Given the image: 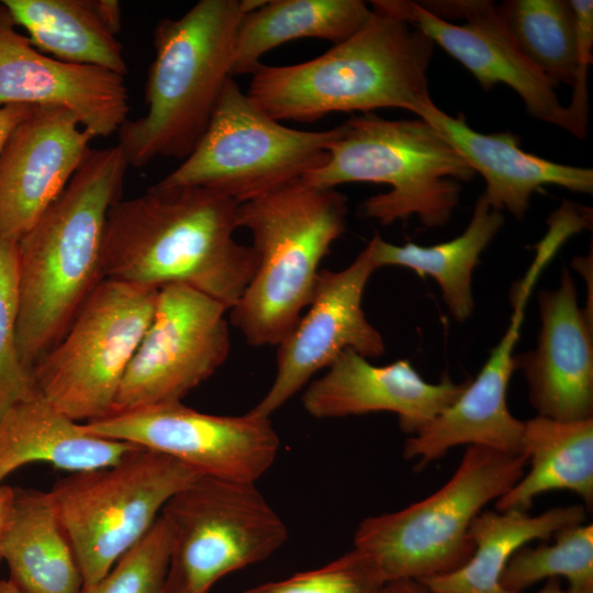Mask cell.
Listing matches in <instances>:
<instances>
[{"instance_id":"6da1fadb","label":"cell","mask_w":593,"mask_h":593,"mask_svg":"<svg viewBox=\"0 0 593 593\" xmlns=\"http://www.w3.org/2000/svg\"><path fill=\"white\" fill-rule=\"evenodd\" d=\"M238 204L203 187L161 188L120 199L109 210L102 243L104 279L160 289L181 283L231 310L258 259L234 238Z\"/></svg>"},{"instance_id":"7a4b0ae2","label":"cell","mask_w":593,"mask_h":593,"mask_svg":"<svg viewBox=\"0 0 593 593\" xmlns=\"http://www.w3.org/2000/svg\"><path fill=\"white\" fill-rule=\"evenodd\" d=\"M128 167L118 144L90 149L60 195L16 243V342L30 369L61 339L104 279L107 215L121 199Z\"/></svg>"},{"instance_id":"3957f363","label":"cell","mask_w":593,"mask_h":593,"mask_svg":"<svg viewBox=\"0 0 593 593\" xmlns=\"http://www.w3.org/2000/svg\"><path fill=\"white\" fill-rule=\"evenodd\" d=\"M372 10L365 25L313 59L262 65L247 94L271 118L314 122L335 112L398 108L419 118L434 101L427 70L434 43L419 30Z\"/></svg>"},{"instance_id":"277c9868","label":"cell","mask_w":593,"mask_h":593,"mask_svg":"<svg viewBox=\"0 0 593 593\" xmlns=\"http://www.w3.org/2000/svg\"><path fill=\"white\" fill-rule=\"evenodd\" d=\"M243 13L242 0H200L182 16L157 23L144 89L146 112L118 131L128 166L144 167L157 157L183 160L193 150L233 77Z\"/></svg>"},{"instance_id":"5b68a950","label":"cell","mask_w":593,"mask_h":593,"mask_svg":"<svg viewBox=\"0 0 593 593\" xmlns=\"http://www.w3.org/2000/svg\"><path fill=\"white\" fill-rule=\"evenodd\" d=\"M347 213L340 192L302 180L238 204L237 225L249 232L258 265L230 318L248 344L277 346L294 327Z\"/></svg>"},{"instance_id":"8992f818","label":"cell","mask_w":593,"mask_h":593,"mask_svg":"<svg viewBox=\"0 0 593 593\" xmlns=\"http://www.w3.org/2000/svg\"><path fill=\"white\" fill-rule=\"evenodd\" d=\"M474 170L427 121L389 120L374 113L338 125L325 163L301 180L335 189L351 182L389 186L367 198L362 213L382 225L416 216L422 225H445L459 202L462 181Z\"/></svg>"},{"instance_id":"52a82bcc","label":"cell","mask_w":593,"mask_h":593,"mask_svg":"<svg viewBox=\"0 0 593 593\" xmlns=\"http://www.w3.org/2000/svg\"><path fill=\"white\" fill-rule=\"evenodd\" d=\"M527 457L469 445L451 478L432 495L400 511L366 517L354 535L385 583L443 575L472 555L474 517L524 474Z\"/></svg>"},{"instance_id":"ba28073f","label":"cell","mask_w":593,"mask_h":593,"mask_svg":"<svg viewBox=\"0 0 593 593\" xmlns=\"http://www.w3.org/2000/svg\"><path fill=\"white\" fill-rule=\"evenodd\" d=\"M201 474L138 447L109 467L70 472L48 492L83 586L102 579L149 532L167 502Z\"/></svg>"},{"instance_id":"9c48e42d","label":"cell","mask_w":593,"mask_h":593,"mask_svg":"<svg viewBox=\"0 0 593 593\" xmlns=\"http://www.w3.org/2000/svg\"><path fill=\"white\" fill-rule=\"evenodd\" d=\"M337 134L338 125L324 131L283 125L232 77L193 150L155 184L203 187L242 204L301 180L323 165Z\"/></svg>"},{"instance_id":"30bf717a","label":"cell","mask_w":593,"mask_h":593,"mask_svg":"<svg viewBox=\"0 0 593 593\" xmlns=\"http://www.w3.org/2000/svg\"><path fill=\"white\" fill-rule=\"evenodd\" d=\"M158 290L103 279L61 339L34 365L40 395L79 423L111 414L152 322Z\"/></svg>"},{"instance_id":"8fae6325","label":"cell","mask_w":593,"mask_h":593,"mask_svg":"<svg viewBox=\"0 0 593 593\" xmlns=\"http://www.w3.org/2000/svg\"><path fill=\"white\" fill-rule=\"evenodd\" d=\"M170 533L164 593H209L223 577L264 561L288 539L255 483L200 477L161 511Z\"/></svg>"},{"instance_id":"7c38bea8","label":"cell","mask_w":593,"mask_h":593,"mask_svg":"<svg viewBox=\"0 0 593 593\" xmlns=\"http://www.w3.org/2000/svg\"><path fill=\"white\" fill-rule=\"evenodd\" d=\"M226 311L221 302L186 284L160 288L112 413L181 402L208 380L230 353Z\"/></svg>"},{"instance_id":"4fadbf2b","label":"cell","mask_w":593,"mask_h":593,"mask_svg":"<svg viewBox=\"0 0 593 593\" xmlns=\"http://www.w3.org/2000/svg\"><path fill=\"white\" fill-rule=\"evenodd\" d=\"M83 425L98 436L170 456L202 477L247 483L272 466L280 446L270 417L206 414L181 402L116 412Z\"/></svg>"},{"instance_id":"5bb4252c","label":"cell","mask_w":593,"mask_h":593,"mask_svg":"<svg viewBox=\"0 0 593 593\" xmlns=\"http://www.w3.org/2000/svg\"><path fill=\"white\" fill-rule=\"evenodd\" d=\"M371 8L419 30L467 68L483 90L506 85L532 118L581 138L568 105L559 100L558 86L517 49L493 1L376 0Z\"/></svg>"},{"instance_id":"9a60e30c","label":"cell","mask_w":593,"mask_h":593,"mask_svg":"<svg viewBox=\"0 0 593 593\" xmlns=\"http://www.w3.org/2000/svg\"><path fill=\"white\" fill-rule=\"evenodd\" d=\"M572 235L573 231L566 222H548V231L537 244L528 270L513 288V313L503 337L461 395L411 438L413 454L424 463L444 457L449 449L459 445L523 454V421L511 414L506 403L507 388L516 369L514 349L536 281Z\"/></svg>"},{"instance_id":"2e32d148","label":"cell","mask_w":593,"mask_h":593,"mask_svg":"<svg viewBox=\"0 0 593 593\" xmlns=\"http://www.w3.org/2000/svg\"><path fill=\"white\" fill-rule=\"evenodd\" d=\"M374 270L367 245L346 268L318 272L307 311L277 345L273 382L249 413L270 417L345 350L366 358L384 353L383 338L362 309L363 291Z\"/></svg>"},{"instance_id":"e0dca14e","label":"cell","mask_w":593,"mask_h":593,"mask_svg":"<svg viewBox=\"0 0 593 593\" xmlns=\"http://www.w3.org/2000/svg\"><path fill=\"white\" fill-rule=\"evenodd\" d=\"M94 136L69 111L35 107L0 154V238L18 242L64 191Z\"/></svg>"},{"instance_id":"ac0fdd59","label":"cell","mask_w":593,"mask_h":593,"mask_svg":"<svg viewBox=\"0 0 593 593\" xmlns=\"http://www.w3.org/2000/svg\"><path fill=\"white\" fill-rule=\"evenodd\" d=\"M13 26L0 25V107L60 108L94 137L118 133L130 112L124 77L45 55Z\"/></svg>"},{"instance_id":"d6986e66","label":"cell","mask_w":593,"mask_h":593,"mask_svg":"<svg viewBox=\"0 0 593 593\" xmlns=\"http://www.w3.org/2000/svg\"><path fill=\"white\" fill-rule=\"evenodd\" d=\"M539 309L537 348L515 356L516 368L527 381L529 402L538 415L549 418H592V318L579 306L566 268L557 289L540 291Z\"/></svg>"},{"instance_id":"ffe728a7","label":"cell","mask_w":593,"mask_h":593,"mask_svg":"<svg viewBox=\"0 0 593 593\" xmlns=\"http://www.w3.org/2000/svg\"><path fill=\"white\" fill-rule=\"evenodd\" d=\"M468 382L455 383L444 377L429 383L407 360L379 367L354 350H345L324 376L306 387L302 404L316 418L392 412L401 429L414 435L451 405Z\"/></svg>"},{"instance_id":"44dd1931","label":"cell","mask_w":593,"mask_h":593,"mask_svg":"<svg viewBox=\"0 0 593 593\" xmlns=\"http://www.w3.org/2000/svg\"><path fill=\"white\" fill-rule=\"evenodd\" d=\"M433 125L485 180L482 197L496 210L517 219L525 215L534 192L558 186L593 192V170L551 161L521 148L511 132L484 134L473 130L462 113L449 115L433 102L419 116Z\"/></svg>"},{"instance_id":"7402d4cb","label":"cell","mask_w":593,"mask_h":593,"mask_svg":"<svg viewBox=\"0 0 593 593\" xmlns=\"http://www.w3.org/2000/svg\"><path fill=\"white\" fill-rule=\"evenodd\" d=\"M138 448L88 432L40 394L0 419V484L21 467L44 462L70 472L109 467Z\"/></svg>"},{"instance_id":"603a6c76","label":"cell","mask_w":593,"mask_h":593,"mask_svg":"<svg viewBox=\"0 0 593 593\" xmlns=\"http://www.w3.org/2000/svg\"><path fill=\"white\" fill-rule=\"evenodd\" d=\"M23 593H80L82 575L48 492L14 489L0 561Z\"/></svg>"},{"instance_id":"cb8c5ba5","label":"cell","mask_w":593,"mask_h":593,"mask_svg":"<svg viewBox=\"0 0 593 593\" xmlns=\"http://www.w3.org/2000/svg\"><path fill=\"white\" fill-rule=\"evenodd\" d=\"M523 454L528 473L495 502L497 512H527L545 492L577 493L588 510L593 505V417L558 421L546 416L523 421Z\"/></svg>"},{"instance_id":"d4e9b609","label":"cell","mask_w":593,"mask_h":593,"mask_svg":"<svg viewBox=\"0 0 593 593\" xmlns=\"http://www.w3.org/2000/svg\"><path fill=\"white\" fill-rule=\"evenodd\" d=\"M371 13L361 0H265L239 20L232 76L253 75L267 52L293 40L313 37L338 44L360 30Z\"/></svg>"},{"instance_id":"484cf974","label":"cell","mask_w":593,"mask_h":593,"mask_svg":"<svg viewBox=\"0 0 593 593\" xmlns=\"http://www.w3.org/2000/svg\"><path fill=\"white\" fill-rule=\"evenodd\" d=\"M582 505L550 508L539 515L521 511H482L469 529L471 557L457 570L422 580L433 593H511L501 584L508 560L527 542L548 540L558 530L583 523Z\"/></svg>"},{"instance_id":"4316f807","label":"cell","mask_w":593,"mask_h":593,"mask_svg":"<svg viewBox=\"0 0 593 593\" xmlns=\"http://www.w3.org/2000/svg\"><path fill=\"white\" fill-rule=\"evenodd\" d=\"M504 223L502 211L481 195L462 234L432 246L414 243L394 245L374 235L368 243L377 269L402 266L419 276H430L439 284L444 301L458 322L467 320L474 307L471 291L472 272L481 253Z\"/></svg>"},{"instance_id":"83f0119b","label":"cell","mask_w":593,"mask_h":593,"mask_svg":"<svg viewBox=\"0 0 593 593\" xmlns=\"http://www.w3.org/2000/svg\"><path fill=\"white\" fill-rule=\"evenodd\" d=\"M31 44L63 61L127 74L123 46L100 15L97 0H2Z\"/></svg>"},{"instance_id":"f1b7e54d","label":"cell","mask_w":593,"mask_h":593,"mask_svg":"<svg viewBox=\"0 0 593 593\" xmlns=\"http://www.w3.org/2000/svg\"><path fill=\"white\" fill-rule=\"evenodd\" d=\"M497 14L522 55L557 86L579 74L575 16L569 0H507Z\"/></svg>"},{"instance_id":"f546056e","label":"cell","mask_w":593,"mask_h":593,"mask_svg":"<svg viewBox=\"0 0 593 593\" xmlns=\"http://www.w3.org/2000/svg\"><path fill=\"white\" fill-rule=\"evenodd\" d=\"M553 536V545L523 546L514 552L501 575L506 591L523 593L540 580L563 577L567 593H593V525L567 526Z\"/></svg>"},{"instance_id":"4dcf8cb0","label":"cell","mask_w":593,"mask_h":593,"mask_svg":"<svg viewBox=\"0 0 593 593\" xmlns=\"http://www.w3.org/2000/svg\"><path fill=\"white\" fill-rule=\"evenodd\" d=\"M16 243L0 238V419L16 403L40 394L16 342Z\"/></svg>"},{"instance_id":"1f68e13d","label":"cell","mask_w":593,"mask_h":593,"mask_svg":"<svg viewBox=\"0 0 593 593\" xmlns=\"http://www.w3.org/2000/svg\"><path fill=\"white\" fill-rule=\"evenodd\" d=\"M169 555V527L160 514L139 542L80 593H164Z\"/></svg>"},{"instance_id":"d6a6232c","label":"cell","mask_w":593,"mask_h":593,"mask_svg":"<svg viewBox=\"0 0 593 593\" xmlns=\"http://www.w3.org/2000/svg\"><path fill=\"white\" fill-rule=\"evenodd\" d=\"M385 584L372 561L353 548L321 568L262 583L245 593H383Z\"/></svg>"},{"instance_id":"836d02e7","label":"cell","mask_w":593,"mask_h":593,"mask_svg":"<svg viewBox=\"0 0 593 593\" xmlns=\"http://www.w3.org/2000/svg\"><path fill=\"white\" fill-rule=\"evenodd\" d=\"M34 108L25 104L0 107V154L13 130L32 113Z\"/></svg>"},{"instance_id":"e575fe53","label":"cell","mask_w":593,"mask_h":593,"mask_svg":"<svg viewBox=\"0 0 593 593\" xmlns=\"http://www.w3.org/2000/svg\"><path fill=\"white\" fill-rule=\"evenodd\" d=\"M383 593H433L426 585L417 580H395L388 582Z\"/></svg>"},{"instance_id":"d590c367","label":"cell","mask_w":593,"mask_h":593,"mask_svg":"<svg viewBox=\"0 0 593 593\" xmlns=\"http://www.w3.org/2000/svg\"><path fill=\"white\" fill-rule=\"evenodd\" d=\"M14 500V488L0 484V540L11 513Z\"/></svg>"},{"instance_id":"8d00e7d4","label":"cell","mask_w":593,"mask_h":593,"mask_svg":"<svg viewBox=\"0 0 593 593\" xmlns=\"http://www.w3.org/2000/svg\"><path fill=\"white\" fill-rule=\"evenodd\" d=\"M537 593H567V590L562 589L559 578H550Z\"/></svg>"},{"instance_id":"74e56055","label":"cell","mask_w":593,"mask_h":593,"mask_svg":"<svg viewBox=\"0 0 593 593\" xmlns=\"http://www.w3.org/2000/svg\"><path fill=\"white\" fill-rule=\"evenodd\" d=\"M0 593H23L9 579H0Z\"/></svg>"},{"instance_id":"f35d334b","label":"cell","mask_w":593,"mask_h":593,"mask_svg":"<svg viewBox=\"0 0 593 593\" xmlns=\"http://www.w3.org/2000/svg\"><path fill=\"white\" fill-rule=\"evenodd\" d=\"M10 22H13L11 15L4 4L0 1V25Z\"/></svg>"}]
</instances>
